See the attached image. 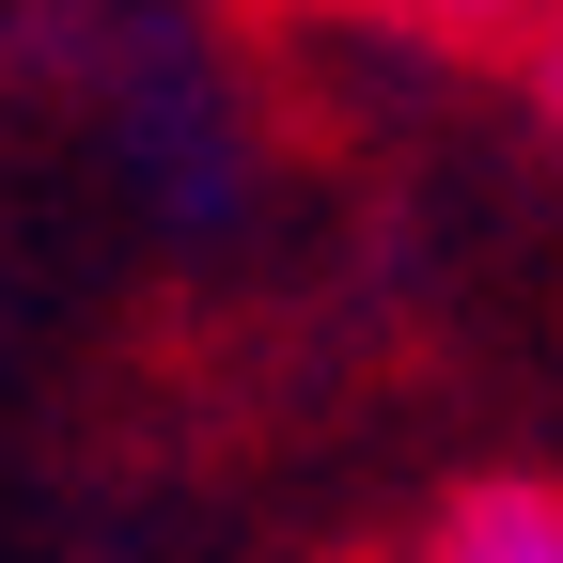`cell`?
Segmentation results:
<instances>
[{
  "label": "cell",
  "instance_id": "cell-2",
  "mask_svg": "<svg viewBox=\"0 0 563 563\" xmlns=\"http://www.w3.org/2000/svg\"><path fill=\"white\" fill-rule=\"evenodd\" d=\"M391 16H422V32H532L548 0H391Z\"/></svg>",
  "mask_w": 563,
  "mask_h": 563
},
{
  "label": "cell",
  "instance_id": "cell-1",
  "mask_svg": "<svg viewBox=\"0 0 563 563\" xmlns=\"http://www.w3.org/2000/svg\"><path fill=\"white\" fill-rule=\"evenodd\" d=\"M407 563H563V485H470L422 517Z\"/></svg>",
  "mask_w": 563,
  "mask_h": 563
}]
</instances>
